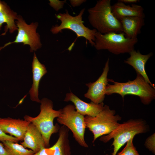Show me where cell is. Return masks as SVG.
<instances>
[{"mask_svg":"<svg viewBox=\"0 0 155 155\" xmlns=\"http://www.w3.org/2000/svg\"><path fill=\"white\" fill-rule=\"evenodd\" d=\"M136 78L133 81L128 80L125 82H119L108 78V82L106 88L105 95L114 93L120 95L123 99L126 95L131 94L139 97L142 102L145 105L150 104L155 98V88L151 86L143 77L137 73Z\"/></svg>","mask_w":155,"mask_h":155,"instance_id":"1","label":"cell"},{"mask_svg":"<svg viewBox=\"0 0 155 155\" xmlns=\"http://www.w3.org/2000/svg\"><path fill=\"white\" fill-rule=\"evenodd\" d=\"M85 11V9H83L75 16L70 15L67 10L65 13L56 14V17L60 21L61 23L59 26H53L51 29V32L55 34L61 32L63 29H69L76 33L77 37H83L85 38L92 46H94L95 34L97 31L94 29H90L84 25L82 20Z\"/></svg>","mask_w":155,"mask_h":155,"instance_id":"7","label":"cell"},{"mask_svg":"<svg viewBox=\"0 0 155 155\" xmlns=\"http://www.w3.org/2000/svg\"><path fill=\"white\" fill-rule=\"evenodd\" d=\"M133 138L129 140L122 150L116 155H140L133 145Z\"/></svg>","mask_w":155,"mask_h":155,"instance_id":"21","label":"cell"},{"mask_svg":"<svg viewBox=\"0 0 155 155\" xmlns=\"http://www.w3.org/2000/svg\"><path fill=\"white\" fill-rule=\"evenodd\" d=\"M40 103V112L37 116L32 117L26 115L24 118L33 123L39 130L44 140L46 148L50 146L52 134L58 132L60 129L58 124L54 125L53 120L60 115L61 109L58 110L53 109L52 101L46 98L42 99Z\"/></svg>","mask_w":155,"mask_h":155,"instance_id":"3","label":"cell"},{"mask_svg":"<svg viewBox=\"0 0 155 155\" xmlns=\"http://www.w3.org/2000/svg\"><path fill=\"white\" fill-rule=\"evenodd\" d=\"M71 5L73 7H77L86 1L84 0H69Z\"/></svg>","mask_w":155,"mask_h":155,"instance_id":"25","label":"cell"},{"mask_svg":"<svg viewBox=\"0 0 155 155\" xmlns=\"http://www.w3.org/2000/svg\"><path fill=\"white\" fill-rule=\"evenodd\" d=\"M129 53L130 56L124 61V63L132 66L137 73L141 75L148 83L155 89L154 84L151 82L146 74L145 67L146 63L153 55L152 53L143 55L139 50L136 51L134 49Z\"/></svg>","mask_w":155,"mask_h":155,"instance_id":"13","label":"cell"},{"mask_svg":"<svg viewBox=\"0 0 155 155\" xmlns=\"http://www.w3.org/2000/svg\"><path fill=\"white\" fill-rule=\"evenodd\" d=\"M33 84L29 93L32 101L40 103L39 99L38 88L40 82L42 77L47 72L45 65L38 60L35 53H34L32 63Z\"/></svg>","mask_w":155,"mask_h":155,"instance_id":"15","label":"cell"},{"mask_svg":"<svg viewBox=\"0 0 155 155\" xmlns=\"http://www.w3.org/2000/svg\"><path fill=\"white\" fill-rule=\"evenodd\" d=\"M2 144L8 155H32L35 153L17 143L7 141L3 142Z\"/></svg>","mask_w":155,"mask_h":155,"instance_id":"20","label":"cell"},{"mask_svg":"<svg viewBox=\"0 0 155 155\" xmlns=\"http://www.w3.org/2000/svg\"><path fill=\"white\" fill-rule=\"evenodd\" d=\"M50 5L56 11H57L62 8L66 0L60 1L59 0H49Z\"/></svg>","mask_w":155,"mask_h":155,"instance_id":"24","label":"cell"},{"mask_svg":"<svg viewBox=\"0 0 155 155\" xmlns=\"http://www.w3.org/2000/svg\"><path fill=\"white\" fill-rule=\"evenodd\" d=\"M18 16L17 13L11 10L4 2L3 8L0 11V30L3 23H5L6 25L5 27V32L1 35H5L8 30L11 33L17 30L15 20H17Z\"/></svg>","mask_w":155,"mask_h":155,"instance_id":"19","label":"cell"},{"mask_svg":"<svg viewBox=\"0 0 155 155\" xmlns=\"http://www.w3.org/2000/svg\"><path fill=\"white\" fill-rule=\"evenodd\" d=\"M109 62L108 59L102 74L96 81L86 84L88 89L84 96L95 104L103 102L105 98L106 87L108 82L107 77L109 70Z\"/></svg>","mask_w":155,"mask_h":155,"instance_id":"10","label":"cell"},{"mask_svg":"<svg viewBox=\"0 0 155 155\" xmlns=\"http://www.w3.org/2000/svg\"><path fill=\"white\" fill-rule=\"evenodd\" d=\"M23 141L21 144L25 148L30 149L35 153L42 148H46L41 134L36 126L32 123H30L28 126Z\"/></svg>","mask_w":155,"mask_h":155,"instance_id":"14","label":"cell"},{"mask_svg":"<svg viewBox=\"0 0 155 155\" xmlns=\"http://www.w3.org/2000/svg\"><path fill=\"white\" fill-rule=\"evenodd\" d=\"M111 6V0H100L94 7L88 9L90 24L102 34L123 32L120 22L112 13Z\"/></svg>","mask_w":155,"mask_h":155,"instance_id":"2","label":"cell"},{"mask_svg":"<svg viewBox=\"0 0 155 155\" xmlns=\"http://www.w3.org/2000/svg\"><path fill=\"white\" fill-rule=\"evenodd\" d=\"M105 155H110L108 154H106Z\"/></svg>","mask_w":155,"mask_h":155,"instance_id":"29","label":"cell"},{"mask_svg":"<svg viewBox=\"0 0 155 155\" xmlns=\"http://www.w3.org/2000/svg\"><path fill=\"white\" fill-rule=\"evenodd\" d=\"M149 127L142 119H131L119 123L117 127L108 134L103 135L99 140L106 143L113 139L112 145L113 151L111 155H116L120 148L136 135L145 133L148 131Z\"/></svg>","mask_w":155,"mask_h":155,"instance_id":"4","label":"cell"},{"mask_svg":"<svg viewBox=\"0 0 155 155\" xmlns=\"http://www.w3.org/2000/svg\"><path fill=\"white\" fill-rule=\"evenodd\" d=\"M32 155H50L47 152V148H42L39 151Z\"/></svg>","mask_w":155,"mask_h":155,"instance_id":"26","label":"cell"},{"mask_svg":"<svg viewBox=\"0 0 155 155\" xmlns=\"http://www.w3.org/2000/svg\"><path fill=\"white\" fill-rule=\"evenodd\" d=\"M118 1L122 2L124 3H136L139 1L137 0H119Z\"/></svg>","mask_w":155,"mask_h":155,"instance_id":"28","label":"cell"},{"mask_svg":"<svg viewBox=\"0 0 155 155\" xmlns=\"http://www.w3.org/2000/svg\"><path fill=\"white\" fill-rule=\"evenodd\" d=\"M10 141L15 143H17L19 140L16 137L4 133L0 128V141L2 142L5 141Z\"/></svg>","mask_w":155,"mask_h":155,"instance_id":"23","label":"cell"},{"mask_svg":"<svg viewBox=\"0 0 155 155\" xmlns=\"http://www.w3.org/2000/svg\"><path fill=\"white\" fill-rule=\"evenodd\" d=\"M64 100L72 102L76 111L84 116H96L102 111L104 106L103 102L99 104H95L92 102L89 103L85 102L71 92L66 94Z\"/></svg>","mask_w":155,"mask_h":155,"instance_id":"12","label":"cell"},{"mask_svg":"<svg viewBox=\"0 0 155 155\" xmlns=\"http://www.w3.org/2000/svg\"><path fill=\"white\" fill-rule=\"evenodd\" d=\"M155 133L148 137L145 142V147L154 154H155Z\"/></svg>","mask_w":155,"mask_h":155,"instance_id":"22","label":"cell"},{"mask_svg":"<svg viewBox=\"0 0 155 155\" xmlns=\"http://www.w3.org/2000/svg\"><path fill=\"white\" fill-rule=\"evenodd\" d=\"M125 37L130 39L137 38L145 25L144 18L136 16L127 17L119 20Z\"/></svg>","mask_w":155,"mask_h":155,"instance_id":"17","label":"cell"},{"mask_svg":"<svg viewBox=\"0 0 155 155\" xmlns=\"http://www.w3.org/2000/svg\"><path fill=\"white\" fill-rule=\"evenodd\" d=\"M69 129L63 125L59 131V137L55 143L48 148L52 155H71L69 140Z\"/></svg>","mask_w":155,"mask_h":155,"instance_id":"18","label":"cell"},{"mask_svg":"<svg viewBox=\"0 0 155 155\" xmlns=\"http://www.w3.org/2000/svg\"><path fill=\"white\" fill-rule=\"evenodd\" d=\"M112 12L114 16L118 20L122 18L136 16L144 18L145 15L143 7L135 4L131 5H126L122 2H117L111 6Z\"/></svg>","mask_w":155,"mask_h":155,"instance_id":"16","label":"cell"},{"mask_svg":"<svg viewBox=\"0 0 155 155\" xmlns=\"http://www.w3.org/2000/svg\"><path fill=\"white\" fill-rule=\"evenodd\" d=\"M30 123L25 119L8 117L0 118V128L5 133L14 136L19 141H23L25 132Z\"/></svg>","mask_w":155,"mask_h":155,"instance_id":"11","label":"cell"},{"mask_svg":"<svg viewBox=\"0 0 155 155\" xmlns=\"http://www.w3.org/2000/svg\"><path fill=\"white\" fill-rule=\"evenodd\" d=\"M75 110L74 105L69 104L66 105L61 109V113L57 118V121L59 124L71 130L73 137L80 146L88 148V146L84 139L86 128L85 116Z\"/></svg>","mask_w":155,"mask_h":155,"instance_id":"8","label":"cell"},{"mask_svg":"<svg viewBox=\"0 0 155 155\" xmlns=\"http://www.w3.org/2000/svg\"><path fill=\"white\" fill-rule=\"evenodd\" d=\"M94 45L98 50H106L115 55L129 53L134 50L138 42L137 38H126L124 33L111 32L102 34L97 31L95 34Z\"/></svg>","mask_w":155,"mask_h":155,"instance_id":"6","label":"cell"},{"mask_svg":"<svg viewBox=\"0 0 155 155\" xmlns=\"http://www.w3.org/2000/svg\"><path fill=\"white\" fill-rule=\"evenodd\" d=\"M17 20L15 22L18 28V33L15 40L6 44L0 48V51L13 43H23L24 45H29L30 47V51L32 52L40 48L42 46L40 36L36 32L38 23L32 22L28 24L20 15L18 16Z\"/></svg>","mask_w":155,"mask_h":155,"instance_id":"9","label":"cell"},{"mask_svg":"<svg viewBox=\"0 0 155 155\" xmlns=\"http://www.w3.org/2000/svg\"><path fill=\"white\" fill-rule=\"evenodd\" d=\"M0 155H8L3 144L0 142Z\"/></svg>","mask_w":155,"mask_h":155,"instance_id":"27","label":"cell"},{"mask_svg":"<svg viewBox=\"0 0 155 155\" xmlns=\"http://www.w3.org/2000/svg\"><path fill=\"white\" fill-rule=\"evenodd\" d=\"M115 114L114 110L111 109L108 106L105 105L102 111L96 116H85L86 128L93 135L92 143L98 137L110 133L119 125L118 121L122 118Z\"/></svg>","mask_w":155,"mask_h":155,"instance_id":"5","label":"cell"}]
</instances>
